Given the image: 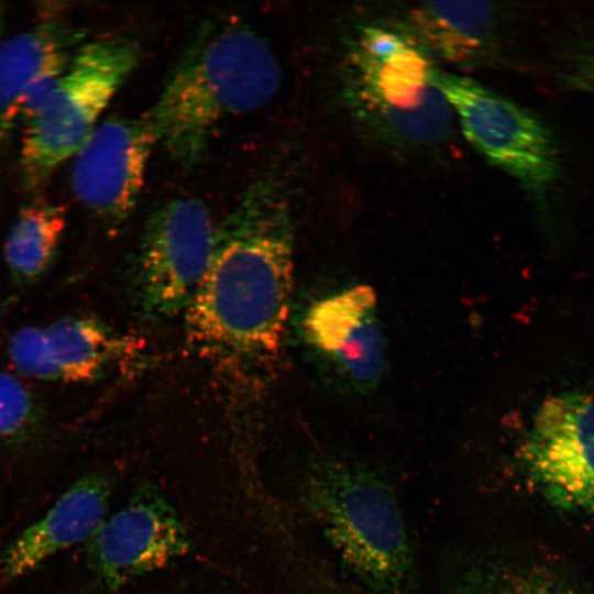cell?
I'll return each mask as SVG.
<instances>
[{
    "label": "cell",
    "instance_id": "cell-7",
    "mask_svg": "<svg viewBox=\"0 0 594 594\" xmlns=\"http://www.w3.org/2000/svg\"><path fill=\"white\" fill-rule=\"evenodd\" d=\"M215 221L196 198H177L156 209L144 227L135 270L141 312L166 320L186 311L212 256Z\"/></svg>",
    "mask_w": 594,
    "mask_h": 594
},
{
    "label": "cell",
    "instance_id": "cell-20",
    "mask_svg": "<svg viewBox=\"0 0 594 594\" xmlns=\"http://www.w3.org/2000/svg\"><path fill=\"white\" fill-rule=\"evenodd\" d=\"M32 418V400L23 384L0 371V441L21 432Z\"/></svg>",
    "mask_w": 594,
    "mask_h": 594
},
{
    "label": "cell",
    "instance_id": "cell-1",
    "mask_svg": "<svg viewBox=\"0 0 594 594\" xmlns=\"http://www.w3.org/2000/svg\"><path fill=\"white\" fill-rule=\"evenodd\" d=\"M294 249L288 196L272 176L251 184L216 228L209 267L185 311L186 333L232 386L260 387L279 360Z\"/></svg>",
    "mask_w": 594,
    "mask_h": 594
},
{
    "label": "cell",
    "instance_id": "cell-4",
    "mask_svg": "<svg viewBox=\"0 0 594 594\" xmlns=\"http://www.w3.org/2000/svg\"><path fill=\"white\" fill-rule=\"evenodd\" d=\"M346 103L374 135L426 147L447 140L453 112L431 54L400 26H362L344 62Z\"/></svg>",
    "mask_w": 594,
    "mask_h": 594
},
{
    "label": "cell",
    "instance_id": "cell-17",
    "mask_svg": "<svg viewBox=\"0 0 594 594\" xmlns=\"http://www.w3.org/2000/svg\"><path fill=\"white\" fill-rule=\"evenodd\" d=\"M66 227V209L51 202L24 206L4 243V258L19 277L30 279L50 265Z\"/></svg>",
    "mask_w": 594,
    "mask_h": 594
},
{
    "label": "cell",
    "instance_id": "cell-18",
    "mask_svg": "<svg viewBox=\"0 0 594 594\" xmlns=\"http://www.w3.org/2000/svg\"><path fill=\"white\" fill-rule=\"evenodd\" d=\"M553 61L565 88L594 98V7L563 18L554 36Z\"/></svg>",
    "mask_w": 594,
    "mask_h": 594
},
{
    "label": "cell",
    "instance_id": "cell-15",
    "mask_svg": "<svg viewBox=\"0 0 594 594\" xmlns=\"http://www.w3.org/2000/svg\"><path fill=\"white\" fill-rule=\"evenodd\" d=\"M444 594H591L563 571L493 549L460 558L446 579Z\"/></svg>",
    "mask_w": 594,
    "mask_h": 594
},
{
    "label": "cell",
    "instance_id": "cell-10",
    "mask_svg": "<svg viewBox=\"0 0 594 594\" xmlns=\"http://www.w3.org/2000/svg\"><path fill=\"white\" fill-rule=\"evenodd\" d=\"M156 135L144 114L99 122L73 156L70 186L78 201L111 222L134 210Z\"/></svg>",
    "mask_w": 594,
    "mask_h": 594
},
{
    "label": "cell",
    "instance_id": "cell-14",
    "mask_svg": "<svg viewBox=\"0 0 594 594\" xmlns=\"http://www.w3.org/2000/svg\"><path fill=\"white\" fill-rule=\"evenodd\" d=\"M400 28L430 54L475 64L497 46L501 12L488 2H427L409 10Z\"/></svg>",
    "mask_w": 594,
    "mask_h": 594
},
{
    "label": "cell",
    "instance_id": "cell-5",
    "mask_svg": "<svg viewBox=\"0 0 594 594\" xmlns=\"http://www.w3.org/2000/svg\"><path fill=\"white\" fill-rule=\"evenodd\" d=\"M141 56L140 43L127 35L102 36L77 47L45 103L24 123L20 166L28 187L40 186L73 158Z\"/></svg>",
    "mask_w": 594,
    "mask_h": 594
},
{
    "label": "cell",
    "instance_id": "cell-19",
    "mask_svg": "<svg viewBox=\"0 0 594 594\" xmlns=\"http://www.w3.org/2000/svg\"><path fill=\"white\" fill-rule=\"evenodd\" d=\"M9 356L19 372L35 378L56 380L43 328L23 327L9 341Z\"/></svg>",
    "mask_w": 594,
    "mask_h": 594
},
{
    "label": "cell",
    "instance_id": "cell-16",
    "mask_svg": "<svg viewBox=\"0 0 594 594\" xmlns=\"http://www.w3.org/2000/svg\"><path fill=\"white\" fill-rule=\"evenodd\" d=\"M56 380L87 382L112 362L133 352V340L122 338L98 321L69 317L43 328Z\"/></svg>",
    "mask_w": 594,
    "mask_h": 594
},
{
    "label": "cell",
    "instance_id": "cell-9",
    "mask_svg": "<svg viewBox=\"0 0 594 594\" xmlns=\"http://www.w3.org/2000/svg\"><path fill=\"white\" fill-rule=\"evenodd\" d=\"M188 529L153 484H141L127 504L107 517L87 541L88 565L110 593L186 556Z\"/></svg>",
    "mask_w": 594,
    "mask_h": 594
},
{
    "label": "cell",
    "instance_id": "cell-3",
    "mask_svg": "<svg viewBox=\"0 0 594 594\" xmlns=\"http://www.w3.org/2000/svg\"><path fill=\"white\" fill-rule=\"evenodd\" d=\"M304 510L320 526L343 568L373 594H414L415 552L391 485L359 462L323 459L299 484Z\"/></svg>",
    "mask_w": 594,
    "mask_h": 594
},
{
    "label": "cell",
    "instance_id": "cell-6",
    "mask_svg": "<svg viewBox=\"0 0 594 594\" xmlns=\"http://www.w3.org/2000/svg\"><path fill=\"white\" fill-rule=\"evenodd\" d=\"M440 86L470 144L547 213L563 176L552 130L529 109L470 77L441 73Z\"/></svg>",
    "mask_w": 594,
    "mask_h": 594
},
{
    "label": "cell",
    "instance_id": "cell-12",
    "mask_svg": "<svg viewBox=\"0 0 594 594\" xmlns=\"http://www.w3.org/2000/svg\"><path fill=\"white\" fill-rule=\"evenodd\" d=\"M112 490L113 482L105 473L77 480L6 550L0 561L4 578H19L59 551L87 542L107 518Z\"/></svg>",
    "mask_w": 594,
    "mask_h": 594
},
{
    "label": "cell",
    "instance_id": "cell-13",
    "mask_svg": "<svg viewBox=\"0 0 594 594\" xmlns=\"http://www.w3.org/2000/svg\"><path fill=\"white\" fill-rule=\"evenodd\" d=\"M80 37L68 24L51 21L0 44V135L20 119L22 102L40 81L65 72Z\"/></svg>",
    "mask_w": 594,
    "mask_h": 594
},
{
    "label": "cell",
    "instance_id": "cell-8",
    "mask_svg": "<svg viewBox=\"0 0 594 594\" xmlns=\"http://www.w3.org/2000/svg\"><path fill=\"white\" fill-rule=\"evenodd\" d=\"M520 458L554 508L594 516V394L547 397L534 417Z\"/></svg>",
    "mask_w": 594,
    "mask_h": 594
},
{
    "label": "cell",
    "instance_id": "cell-11",
    "mask_svg": "<svg viewBox=\"0 0 594 594\" xmlns=\"http://www.w3.org/2000/svg\"><path fill=\"white\" fill-rule=\"evenodd\" d=\"M308 343L355 391L375 387L386 366V337L367 286H351L315 301L302 320Z\"/></svg>",
    "mask_w": 594,
    "mask_h": 594
},
{
    "label": "cell",
    "instance_id": "cell-2",
    "mask_svg": "<svg viewBox=\"0 0 594 594\" xmlns=\"http://www.w3.org/2000/svg\"><path fill=\"white\" fill-rule=\"evenodd\" d=\"M280 82L279 62L260 33L238 20L215 22L195 36L144 116L157 144L191 167L221 123L270 103Z\"/></svg>",
    "mask_w": 594,
    "mask_h": 594
},
{
    "label": "cell",
    "instance_id": "cell-21",
    "mask_svg": "<svg viewBox=\"0 0 594 594\" xmlns=\"http://www.w3.org/2000/svg\"><path fill=\"white\" fill-rule=\"evenodd\" d=\"M3 20H4V8H3V6L0 3V32H1V30H2Z\"/></svg>",
    "mask_w": 594,
    "mask_h": 594
}]
</instances>
